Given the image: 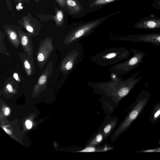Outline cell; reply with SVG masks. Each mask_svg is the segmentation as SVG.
<instances>
[{
	"mask_svg": "<svg viewBox=\"0 0 160 160\" xmlns=\"http://www.w3.org/2000/svg\"><path fill=\"white\" fill-rule=\"evenodd\" d=\"M44 59V57L42 53H40L38 56V59L39 61H43Z\"/></svg>",
	"mask_w": 160,
	"mask_h": 160,
	"instance_id": "obj_23",
	"label": "cell"
},
{
	"mask_svg": "<svg viewBox=\"0 0 160 160\" xmlns=\"http://www.w3.org/2000/svg\"><path fill=\"white\" fill-rule=\"evenodd\" d=\"M55 15L52 16V19L54 20L58 26H61L63 23L64 18V14L61 9H59L56 6H54Z\"/></svg>",
	"mask_w": 160,
	"mask_h": 160,
	"instance_id": "obj_7",
	"label": "cell"
},
{
	"mask_svg": "<svg viewBox=\"0 0 160 160\" xmlns=\"http://www.w3.org/2000/svg\"><path fill=\"white\" fill-rule=\"evenodd\" d=\"M3 129L8 134H10L11 133V132L8 130L6 128H4Z\"/></svg>",
	"mask_w": 160,
	"mask_h": 160,
	"instance_id": "obj_28",
	"label": "cell"
},
{
	"mask_svg": "<svg viewBox=\"0 0 160 160\" xmlns=\"http://www.w3.org/2000/svg\"><path fill=\"white\" fill-rule=\"evenodd\" d=\"M68 10L70 13H73L79 10V8L76 2L74 0H65Z\"/></svg>",
	"mask_w": 160,
	"mask_h": 160,
	"instance_id": "obj_8",
	"label": "cell"
},
{
	"mask_svg": "<svg viewBox=\"0 0 160 160\" xmlns=\"http://www.w3.org/2000/svg\"><path fill=\"white\" fill-rule=\"evenodd\" d=\"M151 96L148 91L143 90L138 96L134 106L115 133L117 136L124 131L138 117L148 101Z\"/></svg>",
	"mask_w": 160,
	"mask_h": 160,
	"instance_id": "obj_1",
	"label": "cell"
},
{
	"mask_svg": "<svg viewBox=\"0 0 160 160\" xmlns=\"http://www.w3.org/2000/svg\"><path fill=\"white\" fill-rule=\"evenodd\" d=\"M73 63L71 61H69L66 64L65 66V68L67 70L71 69L72 67Z\"/></svg>",
	"mask_w": 160,
	"mask_h": 160,
	"instance_id": "obj_19",
	"label": "cell"
},
{
	"mask_svg": "<svg viewBox=\"0 0 160 160\" xmlns=\"http://www.w3.org/2000/svg\"><path fill=\"white\" fill-rule=\"evenodd\" d=\"M21 43L22 45L25 46L27 45L28 43V38L26 35H23L22 38Z\"/></svg>",
	"mask_w": 160,
	"mask_h": 160,
	"instance_id": "obj_16",
	"label": "cell"
},
{
	"mask_svg": "<svg viewBox=\"0 0 160 160\" xmlns=\"http://www.w3.org/2000/svg\"><path fill=\"white\" fill-rule=\"evenodd\" d=\"M47 80L46 77L43 75L41 76L38 80V83L40 85H42L46 82Z\"/></svg>",
	"mask_w": 160,
	"mask_h": 160,
	"instance_id": "obj_14",
	"label": "cell"
},
{
	"mask_svg": "<svg viewBox=\"0 0 160 160\" xmlns=\"http://www.w3.org/2000/svg\"><path fill=\"white\" fill-rule=\"evenodd\" d=\"M13 77L14 78L17 80L19 81V79L18 77V75L17 73H14L13 74Z\"/></svg>",
	"mask_w": 160,
	"mask_h": 160,
	"instance_id": "obj_27",
	"label": "cell"
},
{
	"mask_svg": "<svg viewBox=\"0 0 160 160\" xmlns=\"http://www.w3.org/2000/svg\"><path fill=\"white\" fill-rule=\"evenodd\" d=\"M17 21L21 26L31 33L34 32L36 28H40L41 26L39 21L29 12H27V15H22L21 19Z\"/></svg>",
	"mask_w": 160,
	"mask_h": 160,
	"instance_id": "obj_2",
	"label": "cell"
},
{
	"mask_svg": "<svg viewBox=\"0 0 160 160\" xmlns=\"http://www.w3.org/2000/svg\"><path fill=\"white\" fill-rule=\"evenodd\" d=\"M112 128V124L111 123L108 124L104 127L103 129L104 133L105 135L108 134L111 131Z\"/></svg>",
	"mask_w": 160,
	"mask_h": 160,
	"instance_id": "obj_13",
	"label": "cell"
},
{
	"mask_svg": "<svg viewBox=\"0 0 160 160\" xmlns=\"http://www.w3.org/2000/svg\"><path fill=\"white\" fill-rule=\"evenodd\" d=\"M116 56V54L115 53L112 52L108 53L103 58L107 59H110L114 58Z\"/></svg>",
	"mask_w": 160,
	"mask_h": 160,
	"instance_id": "obj_20",
	"label": "cell"
},
{
	"mask_svg": "<svg viewBox=\"0 0 160 160\" xmlns=\"http://www.w3.org/2000/svg\"><path fill=\"white\" fill-rule=\"evenodd\" d=\"M141 152H160V147L153 149L146 150Z\"/></svg>",
	"mask_w": 160,
	"mask_h": 160,
	"instance_id": "obj_15",
	"label": "cell"
},
{
	"mask_svg": "<svg viewBox=\"0 0 160 160\" xmlns=\"http://www.w3.org/2000/svg\"><path fill=\"white\" fill-rule=\"evenodd\" d=\"M59 5L62 8L68 10L66 3L65 0H55Z\"/></svg>",
	"mask_w": 160,
	"mask_h": 160,
	"instance_id": "obj_11",
	"label": "cell"
},
{
	"mask_svg": "<svg viewBox=\"0 0 160 160\" xmlns=\"http://www.w3.org/2000/svg\"><path fill=\"white\" fill-rule=\"evenodd\" d=\"M10 112V109L8 107L5 108L4 114L5 115L7 116L9 114Z\"/></svg>",
	"mask_w": 160,
	"mask_h": 160,
	"instance_id": "obj_26",
	"label": "cell"
},
{
	"mask_svg": "<svg viewBox=\"0 0 160 160\" xmlns=\"http://www.w3.org/2000/svg\"><path fill=\"white\" fill-rule=\"evenodd\" d=\"M160 119V102L156 104L153 107L149 117L151 123L154 124Z\"/></svg>",
	"mask_w": 160,
	"mask_h": 160,
	"instance_id": "obj_6",
	"label": "cell"
},
{
	"mask_svg": "<svg viewBox=\"0 0 160 160\" xmlns=\"http://www.w3.org/2000/svg\"><path fill=\"white\" fill-rule=\"evenodd\" d=\"M153 6L155 8H160V0H156L154 2Z\"/></svg>",
	"mask_w": 160,
	"mask_h": 160,
	"instance_id": "obj_21",
	"label": "cell"
},
{
	"mask_svg": "<svg viewBox=\"0 0 160 160\" xmlns=\"http://www.w3.org/2000/svg\"><path fill=\"white\" fill-rule=\"evenodd\" d=\"M14 1L16 5L19 4H22L23 5L24 2L27 3H29L30 2L29 0H14Z\"/></svg>",
	"mask_w": 160,
	"mask_h": 160,
	"instance_id": "obj_18",
	"label": "cell"
},
{
	"mask_svg": "<svg viewBox=\"0 0 160 160\" xmlns=\"http://www.w3.org/2000/svg\"><path fill=\"white\" fill-rule=\"evenodd\" d=\"M108 149H109L107 148V147L105 148L104 149H97L93 147L89 146L86 147L82 150L78 151L76 152H95L104 151Z\"/></svg>",
	"mask_w": 160,
	"mask_h": 160,
	"instance_id": "obj_9",
	"label": "cell"
},
{
	"mask_svg": "<svg viewBox=\"0 0 160 160\" xmlns=\"http://www.w3.org/2000/svg\"><path fill=\"white\" fill-rule=\"evenodd\" d=\"M103 139V136L101 133L98 134L94 139L90 143L89 145H94L99 143Z\"/></svg>",
	"mask_w": 160,
	"mask_h": 160,
	"instance_id": "obj_10",
	"label": "cell"
},
{
	"mask_svg": "<svg viewBox=\"0 0 160 160\" xmlns=\"http://www.w3.org/2000/svg\"><path fill=\"white\" fill-rule=\"evenodd\" d=\"M100 21H96L92 23H88L77 30L74 33L72 39V40L79 38L86 32L95 26L99 23Z\"/></svg>",
	"mask_w": 160,
	"mask_h": 160,
	"instance_id": "obj_5",
	"label": "cell"
},
{
	"mask_svg": "<svg viewBox=\"0 0 160 160\" xmlns=\"http://www.w3.org/2000/svg\"><path fill=\"white\" fill-rule=\"evenodd\" d=\"M8 10L13 12L11 0H5Z\"/></svg>",
	"mask_w": 160,
	"mask_h": 160,
	"instance_id": "obj_17",
	"label": "cell"
},
{
	"mask_svg": "<svg viewBox=\"0 0 160 160\" xmlns=\"http://www.w3.org/2000/svg\"><path fill=\"white\" fill-rule=\"evenodd\" d=\"M134 27L137 29L155 30L160 28V18H148L136 23Z\"/></svg>",
	"mask_w": 160,
	"mask_h": 160,
	"instance_id": "obj_4",
	"label": "cell"
},
{
	"mask_svg": "<svg viewBox=\"0 0 160 160\" xmlns=\"http://www.w3.org/2000/svg\"><path fill=\"white\" fill-rule=\"evenodd\" d=\"M24 66L25 68L27 69H29L30 68V65L27 60H26L24 61Z\"/></svg>",
	"mask_w": 160,
	"mask_h": 160,
	"instance_id": "obj_24",
	"label": "cell"
},
{
	"mask_svg": "<svg viewBox=\"0 0 160 160\" xmlns=\"http://www.w3.org/2000/svg\"><path fill=\"white\" fill-rule=\"evenodd\" d=\"M25 125L28 129H30L32 127V123L30 121L27 120L25 122Z\"/></svg>",
	"mask_w": 160,
	"mask_h": 160,
	"instance_id": "obj_22",
	"label": "cell"
},
{
	"mask_svg": "<svg viewBox=\"0 0 160 160\" xmlns=\"http://www.w3.org/2000/svg\"><path fill=\"white\" fill-rule=\"evenodd\" d=\"M133 41L149 43L155 46H160V33L134 35L131 39Z\"/></svg>",
	"mask_w": 160,
	"mask_h": 160,
	"instance_id": "obj_3",
	"label": "cell"
},
{
	"mask_svg": "<svg viewBox=\"0 0 160 160\" xmlns=\"http://www.w3.org/2000/svg\"><path fill=\"white\" fill-rule=\"evenodd\" d=\"M115 0H97L94 2L95 5H100L107 3L111 2Z\"/></svg>",
	"mask_w": 160,
	"mask_h": 160,
	"instance_id": "obj_12",
	"label": "cell"
},
{
	"mask_svg": "<svg viewBox=\"0 0 160 160\" xmlns=\"http://www.w3.org/2000/svg\"><path fill=\"white\" fill-rule=\"evenodd\" d=\"M36 2H38L40 0H34Z\"/></svg>",
	"mask_w": 160,
	"mask_h": 160,
	"instance_id": "obj_29",
	"label": "cell"
},
{
	"mask_svg": "<svg viewBox=\"0 0 160 160\" xmlns=\"http://www.w3.org/2000/svg\"><path fill=\"white\" fill-rule=\"evenodd\" d=\"M7 88L9 92H12L13 91L12 86L10 84H8L7 85Z\"/></svg>",
	"mask_w": 160,
	"mask_h": 160,
	"instance_id": "obj_25",
	"label": "cell"
}]
</instances>
